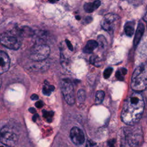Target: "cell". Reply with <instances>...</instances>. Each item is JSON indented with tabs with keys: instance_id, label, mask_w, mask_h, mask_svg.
Instances as JSON below:
<instances>
[{
	"instance_id": "1",
	"label": "cell",
	"mask_w": 147,
	"mask_h": 147,
	"mask_svg": "<svg viewBox=\"0 0 147 147\" xmlns=\"http://www.w3.org/2000/svg\"><path fill=\"white\" fill-rule=\"evenodd\" d=\"M145 103L143 96L138 92L131 94L125 100L121 112V119L127 125L137 123L143 114Z\"/></svg>"
},
{
	"instance_id": "2",
	"label": "cell",
	"mask_w": 147,
	"mask_h": 147,
	"mask_svg": "<svg viewBox=\"0 0 147 147\" xmlns=\"http://www.w3.org/2000/svg\"><path fill=\"white\" fill-rule=\"evenodd\" d=\"M147 85L146 67L145 64H141L134 70L131 81V87L136 92L144 90Z\"/></svg>"
},
{
	"instance_id": "3",
	"label": "cell",
	"mask_w": 147,
	"mask_h": 147,
	"mask_svg": "<svg viewBox=\"0 0 147 147\" xmlns=\"http://www.w3.org/2000/svg\"><path fill=\"white\" fill-rule=\"evenodd\" d=\"M18 28L7 31L0 34V43L5 47L13 50L20 48L21 42Z\"/></svg>"
},
{
	"instance_id": "4",
	"label": "cell",
	"mask_w": 147,
	"mask_h": 147,
	"mask_svg": "<svg viewBox=\"0 0 147 147\" xmlns=\"http://www.w3.org/2000/svg\"><path fill=\"white\" fill-rule=\"evenodd\" d=\"M18 136L16 132L9 126H3L0 131V142L5 145L13 147L16 145Z\"/></svg>"
},
{
	"instance_id": "5",
	"label": "cell",
	"mask_w": 147,
	"mask_h": 147,
	"mask_svg": "<svg viewBox=\"0 0 147 147\" xmlns=\"http://www.w3.org/2000/svg\"><path fill=\"white\" fill-rule=\"evenodd\" d=\"M50 53V48L46 44L35 45L30 55V58L34 61H42L45 60Z\"/></svg>"
},
{
	"instance_id": "6",
	"label": "cell",
	"mask_w": 147,
	"mask_h": 147,
	"mask_svg": "<svg viewBox=\"0 0 147 147\" xmlns=\"http://www.w3.org/2000/svg\"><path fill=\"white\" fill-rule=\"evenodd\" d=\"M60 88L64 98L68 105L75 103V96L73 85L68 79H64L60 82Z\"/></svg>"
},
{
	"instance_id": "7",
	"label": "cell",
	"mask_w": 147,
	"mask_h": 147,
	"mask_svg": "<svg viewBox=\"0 0 147 147\" xmlns=\"http://www.w3.org/2000/svg\"><path fill=\"white\" fill-rule=\"evenodd\" d=\"M119 16L114 13H108L106 14L101 21L102 28L109 32H113L115 29L119 22Z\"/></svg>"
},
{
	"instance_id": "8",
	"label": "cell",
	"mask_w": 147,
	"mask_h": 147,
	"mask_svg": "<svg viewBox=\"0 0 147 147\" xmlns=\"http://www.w3.org/2000/svg\"><path fill=\"white\" fill-rule=\"evenodd\" d=\"M71 141L77 145H80L84 142V135L82 130L78 127H74L71 129L69 133Z\"/></svg>"
},
{
	"instance_id": "9",
	"label": "cell",
	"mask_w": 147,
	"mask_h": 147,
	"mask_svg": "<svg viewBox=\"0 0 147 147\" xmlns=\"http://www.w3.org/2000/svg\"><path fill=\"white\" fill-rule=\"evenodd\" d=\"M10 64V60L9 56L4 51L0 50V75L8 71Z\"/></svg>"
},
{
	"instance_id": "10",
	"label": "cell",
	"mask_w": 147,
	"mask_h": 147,
	"mask_svg": "<svg viewBox=\"0 0 147 147\" xmlns=\"http://www.w3.org/2000/svg\"><path fill=\"white\" fill-rule=\"evenodd\" d=\"M144 25H143V24L142 23H140L138 25V27L137 28L136 33H135V36L134 37V40H133V44L134 46H136L138 45V44L139 43L142 34L144 33Z\"/></svg>"
},
{
	"instance_id": "11",
	"label": "cell",
	"mask_w": 147,
	"mask_h": 147,
	"mask_svg": "<svg viewBox=\"0 0 147 147\" xmlns=\"http://www.w3.org/2000/svg\"><path fill=\"white\" fill-rule=\"evenodd\" d=\"M18 34L21 37H30L34 34V31L29 26H24L21 28H18Z\"/></svg>"
},
{
	"instance_id": "12",
	"label": "cell",
	"mask_w": 147,
	"mask_h": 147,
	"mask_svg": "<svg viewBox=\"0 0 147 147\" xmlns=\"http://www.w3.org/2000/svg\"><path fill=\"white\" fill-rule=\"evenodd\" d=\"M100 5V1L96 0L94 2L86 3L84 5V9L87 13H91L95 10Z\"/></svg>"
},
{
	"instance_id": "13",
	"label": "cell",
	"mask_w": 147,
	"mask_h": 147,
	"mask_svg": "<svg viewBox=\"0 0 147 147\" xmlns=\"http://www.w3.org/2000/svg\"><path fill=\"white\" fill-rule=\"evenodd\" d=\"M98 46V44L96 41L94 40H89L87 42V44L83 49V52L86 53H91Z\"/></svg>"
},
{
	"instance_id": "14",
	"label": "cell",
	"mask_w": 147,
	"mask_h": 147,
	"mask_svg": "<svg viewBox=\"0 0 147 147\" xmlns=\"http://www.w3.org/2000/svg\"><path fill=\"white\" fill-rule=\"evenodd\" d=\"M137 132L133 133V131L130 134H128V141L129 144L131 146H135L137 145L139 142V137H140V133L137 134Z\"/></svg>"
},
{
	"instance_id": "15",
	"label": "cell",
	"mask_w": 147,
	"mask_h": 147,
	"mask_svg": "<svg viewBox=\"0 0 147 147\" xmlns=\"http://www.w3.org/2000/svg\"><path fill=\"white\" fill-rule=\"evenodd\" d=\"M105 98V92L103 91H98L95 95V103L99 104L102 102Z\"/></svg>"
},
{
	"instance_id": "16",
	"label": "cell",
	"mask_w": 147,
	"mask_h": 147,
	"mask_svg": "<svg viewBox=\"0 0 147 147\" xmlns=\"http://www.w3.org/2000/svg\"><path fill=\"white\" fill-rule=\"evenodd\" d=\"M124 30H125V34H126V36L131 37L133 36V33H134V27L129 24H126L124 28Z\"/></svg>"
},
{
	"instance_id": "17",
	"label": "cell",
	"mask_w": 147,
	"mask_h": 147,
	"mask_svg": "<svg viewBox=\"0 0 147 147\" xmlns=\"http://www.w3.org/2000/svg\"><path fill=\"white\" fill-rule=\"evenodd\" d=\"M55 89L53 86L52 85H45L42 88V92L45 95H49L52 91Z\"/></svg>"
},
{
	"instance_id": "18",
	"label": "cell",
	"mask_w": 147,
	"mask_h": 147,
	"mask_svg": "<svg viewBox=\"0 0 147 147\" xmlns=\"http://www.w3.org/2000/svg\"><path fill=\"white\" fill-rule=\"evenodd\" d=\"M77 97H78V100L79 102L82 103L84 101L85 98H86V92L84 90L80 89L78 91L77 94Z\"/></svg>"
},
{
	"instance_id": "19",
	"label": "cell",
	"mask_w": 147,
	"mask_h": 147,
	"mask_svg": "<svg viewBox=\"0 0 147 147\" xmlns=\"http://www.w3.org/2000/svg\"><path fill=\"white\" fill-rule=\"evenodd\" d=\"M90 61L92 64L97 67L100 65V59L97 56H91L90 59Z\"/></svg>"
},
{
	"instance_id": "20",
	"label": "cell",
	"mask_w": 147,
	"mask_h": 147,
	"mask_svg": "<svg viewBox=\"0 0 147 147\" xmlns=\"http://www.w3.org/2000/svg\"><path fill=\"white\" fill-rule=\"evenodd\" d=\"M98 42H97L98 44V45H99V46L101 47H105V45L106 44V40L103 36L99 35L98 37Z\"/></svg>"
},
{
	"instance_id": "21",
	"label": "cell",
	"mask_w": 147,
	"mask_h": 147,
	"mask_svg": "<svg viewBox=\"0 0 147 147\" xmlns=\"http://www.w3.org/2000/svg\"><path fill=\"white\" fill-rule=\"evenodd\" d=\"M113 69L111 67H109L107 68H106L104 72H103V76L105 79H107L110 77V76L111 75L112 72H113Z\"/></svg>"
},
{
	"instance_id": "22",
	"label": "cell",
	"mask_w": 147,
	"mask_h": 147,
	"mask_svg": "<svg viewBox=\"0 0 147 147\" xmlns=\"http://www.w3.org/2000/svg\"><path fill=\"white\" fill-rule=\"evenodd\" d=\"M127 1L133 6H137L143 3V0H127Z\"/></svg>"
},
{
	"instance_id": "23",
	"label": "cell",
	"mask_w": 147,
	"mask_h": 147,
	"mask_svg": "<svg viewBox=\"0 0 147 147\" xmlns=\"http://www.w3.org/2000/svg\"><path fill=\"white\" fill-rule=\"evenodd\" d=\"M86 147H98L96 143H95L94 142L88 140L87 141L86 145Z\"/></svg>"
},
{
	"instance_id": "24",
	"label": "cell",
	"mask_w": 147,
	"mask_h": 147,
	"mask_svg": "<svg viewBox=\"0 0 147 147\" xmlns=\"http://www.w3.org/2000/svg\"><path fill=\"white\" fill-rule=\"evenodd\" d=\"M122 75H123L122 74L121 70H118L117 71V72H116V77H117V78L118 80H121V81L123 80V76Z\"/></svg>"
},
{
	"instance_id": "25",
	"label": "cell",
	"mask_w": 147,
	"mask_h": 147,
	"mask_svg": "<svg viewBox=\"0 0 147 147\" xmlns=\"http://www.w3.org/2000/svg\"><path fill=\"white\" fill-rule=\"evenodd\" d=\"M65 42H66V44H67V45L68 46L69 49L71 50V51H72L74 50V49H73V46H72V45L71 44V42H70L69 40H68L67 39H66V40H65Z\"/></svg>"
},
{
	"instance_id": "26",
	"label": "cell",
	"mask_w": 147,
	"mask_h": 147,
	"mask_svg": "<svg viewBox=\"0 0 147 147\" xmlns=\"http://www.w3.org/2000/svg\"><path fill=\"white\" fill-rule=\"evenodd\" d=\"M43 113H44V116L45 117H46V118L47 119H51V112H48V111H43Z\"/></svg>"
},
{
	"instance_id": "27",
	"label": "cell",
	"mask_w": 147,
	"mask_h": 147,
	"mask_svg": "<svg viewBox=\"0 0 147 147\" xmlns=\"http://www.w3.org/2000/svg\"><path fill=\"white\" fill-rule=\"evenodd\" d=\"M35 105L38 108H40L43 106V102L42 101H37Z\"/></svg>"
},
{
	"instance_id": "28",
	"label": "cell",
	"mask_w": 147,
	"mask_h": 147,
	"mask_svg": "<svg viewBox=\"0 0 147 147\" xmlns=\"http://www.w3.org/2000/svg\"><path fill=\"white\" fill-rule=\"evenodd\" d=\"M30 98H31V99H32V100H37V99H38V95H36V94H33V95L31 96Z\"/></svg>"
},
{
	"instance_id": "29",
	"label": "cell",
	"mask_w": 147,
	"mask_h": 147,
	"mask_svg": "<svg viewBox=\"0 0 147 147\" xmlns=\"http://www.w3.org/2000/svg\"><path fill=\"white\" fill-rule=\"evenodd\" d=\"M121 71L122 72V74L123 75H126L127 74V69L126 68H122L121 69Z\"/></svg>"
},
{
	"instance_id": "30",
	"label": "cell",
	"mask_w": 147,
	"mask_h": 147,
	"mask_svg": "<svg viewBox=\"0 0 147 147\" xmlns=\"http://www.w3.org/2000/svg\"><path fill=\"white\" fill-rule=\"evenodd\" d=\"M86 21H87V23H89V22H90L92 21V18L90 17H88L87 18H86Z\"/></svg>"
},
{
	"instance_id": "31",
	"label": "cell",
	"mask_w": 147,
	"mask_h": 147,
	"mask_svg": "<svg viewBox=\"0 0 147 147\" xmlns=\"http://www.w3.org/2000/svg\"><path fill=\"white\" fill-rule=\"evenodd\" d=\"M0 147H10V146H7V145H5V144H3V143L0 142Z\"/></svg>"
},
{
	"instance_id": "32",
	"label": "cell",
	"mask_w": 147,
	"mask_h": 147,
	"mask_svg": "<svg viewBox=\"0 0 147 147\" xmlns=\"http://www.w3.org/2000/svg\"><path fill=\"white\" fill-rule=\"evenodd\" d=\"M76 19H78V20H80V17H78V16L76 17Z\"/></svg>"
},
{
	"instance_id": "33",
	"label": "cell",
	"mask_w": 147,
	"mask_h": 147,
	"mask_svg": "<svg viewBox=\"0 0 147 147\" xmlns=\"http://www.w3.org/2000/svg\"><path fill=\"white\" fill-rule=\"evenodd\" d=\"M1 80L0 79V87H1Z\"/></svg>"
},
{
	"instance_id": "34",
	"label": "cell",
	"mask_w": 147,
	"mask_h": 147,
	"mask_svg": "<svg viewBox=\"0 0 147 147\" xmlns=\"http://www.w3.org/2000/svg\"><path fill=\"white\" fill-rule=\"evenodd\" d=\"M51 2H53V0H49Z\"/></svg>"
},
{
	"instance_id": "35",
	"label": "cell",
	"mask_w": 147,
	"mask_h": 147,
	"mask_svg": "<svg viewBox=\"0 0 147 147\" xmlns=\"http://www.w3.org/2000/svg\"><path fill=\"white\" fill-rule=\"evenodd\" d=\"M57 1H58V0H57Z\"/></svg>"
}]
</instances>
